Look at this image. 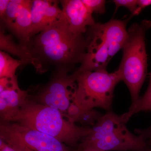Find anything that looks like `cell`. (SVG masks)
<instances>
[{
	"instance_id": "obj_15",
	"label": "cell",
	"mask_w": 151,
	"mask_h": 151,
	"mask_svg": "<svg viewBox=\"0 0 151 151\" xmlns=\"http://www.w3.org/2000/svg\"><path fill=\"white\" fill-rule=\"evenodd\" d=\"M149 84L145 94L140 97L137 103L131 106L127 113L122 115L123 121L127 124L133 115L142 111H151V72L149 73Z\"/></svg>"
},
{
	"instance_id": "obj_1",
	"label": "cell",
	"mask_w": 151,
	"mask_h": 151,
	"mask_svg": "<svg viewBox=\"0 0 151 151\" xmlns=\"http://www.w3.org/2000/svg\"><path fill=\"white\" fill-rule=\"evenodd\" d=\"M24 46L33 58L37 73L46 72L50 66L69 72L82 62L87 42L83 35H76L71 31L64 17L31 38Z\"/></svg>"
},
{
	"instance_id": "obj_10",
	"label": "cell",
	"mask_w": 151,
	"mask_h": 151,
	"mask_svg": "<svg viewBox=\"0 0 151 151\" xmlns=\"http://www.w3.org/2000/svg\"><path fill=\"white\" fill-rule=\"evenodd\" d=\"M30 92L19 88L17 76L0 78L1 122H11L29 98Z\"/></svg>"
},
{
	"instance_id": "obj_23",
	"label": "cell",
	"mask_w": 151,
	"mask_h": 151,
	"mask_svg": "<svg viewBox=\"0 0 151 151\" xmlns=\"http://www.w3.org/2000/svg\"><path fill=\"white\" fill-rule=\"evenodd\" d=\"M74 151H104L90 146L82 145L78 144L76 148L74 149Z\"/></svg>"
},
{
	"instance_id": "obj_5",
	"label": "cell",
	"mask_w": 151,
	"mask_h": 151,
	"mask_svg": "<svg viewBox=\"0 0 151 151\" xmlns=\"http://www.w3.org/2000/svg\"><path fill=\"white\" fill-rule=\"evenodd\" d=\"M70 76L77 85L72 103L84 111L95 108L112 111L114 89L122 81L118 70L109 73L102 69Z\"/></svg>"
},
{
	"instance_id": "obj_14",
	"label": "cell",
	"mask_w": 151,
	"mask_h": 151,
	"mask_svg": "<svg viewBox=\"0 0 151 151\" xmlns=\"http://www.w3.org/2000/svg\"><path fill=\"white\" fill-rule=\"evenodd\" d=\"M0 49L2 51L18 57L22 63V65L31 64L33 66V58L25 47L14 42L12 36L6 34L1 28L0 31Z\"/></svg>"
},
{
	"instance_id": "obj_20",
	"label": "cell",
	"mask_w": 151,
	"mask_h": 151,
	"mask_svg": "<svg viewBox=\"0 0 151 151\" xmlns=\"http://www.w3.org/2000/svg\"><path fill=\"white\" fill-rule=\"evenodd\" d=\"M135 132L138 136H141L145 140L151 147V125L149 128L145 129H136Z\"/></svg>"
},
{
	"instance_id": "obj_17",
	"label": "cell",
	"mask_w": 151,
	"mask_h": 151,
	"mask_svg": "<svg viewBox=\"0 0 151 151\" xmlns=\"http://www.w3.org/2000/svg\"><path fill=\"white\" fill-rule=\"evenodd\" d=\"M82 1L92 14L95 13L102 14L105 13L106 11V1L105 0H82Z\"/></svg>"
},
{
	"instance_id": "obj_18",
	"label": "cell",
	"mask_w": 151,
	"mask_h": 151,
	"mask_svg": "<svg viewBox=\"0 0 151 151\" xmlns=\"http://www.w3.org/2000/svg\"><path fill=\"white\" fill-rule=\"evenodd\" d=\"M113 1L116 5L115 13L120 7L127 8L132 14L134 13L137 7L138 0H114Z\"/></svg>"
},
{
	"instance_id": "obj_16",
	"label": "cell",
	"mask_w": 151,
	"mask_h": 151,
	"mask_svg": "<svg viewBox=\"0 0 151 151\" xmlns=\"http://www.w3.org/2000/svg\"><path fill=\"white\" fill-rule=\"evenodd\" d=\"M22 65L21 60L14 59L5 52L0 51V78L16 76L17 69Z\"/></svg>"
},
{
	"instance_id": "obj_9",
	"label": "cell",
	"mask_w": 151,
	"mask_h": 151,
	"mask_svg": "<svg viewBox=\"0 0 151 151\" xmlns=\"http://www.w3.org/2000/svg\"><path fill=\"white\" fill-rule=\"evenodd\" d=\"M31 0H10L2 24L10 30L25 46L29 41L32 31Z\"/></svg>"
},
{
	"instance_id": "obj_3",
	"label": "cell",
	"mask_w": 151,
	"mask_h": 151,
	"mask_svg": "<svg viewBox=\"0 0 151 151\" xmlns=\"http://www.w3.org/2000/svg\"><path fill=\"white\" fill-rule=\"evenodd\" d=\"M126 124L122 116L112 111H107L79 144L104 151H151L147 142L132 134Z\"/></svg>"
},
{
	"instance_id": "obj_7",
	"label": "cell",
	"mask_w": 151,
	"mask_h": 151,
	"mask_svg": "<svg viewBox=\"0 0 151 151\" xmlns=\"http://www.w3.org/2000/svg\"><path fill=\"white\" fill-rule=\"evenodd\" d=\"M68 72L56 70L48 84L36 96L38 103L57 109L64 115L73 102L77 87Z\"/></svg>"
},
{
	"instance_id": "obj_22",
	"label": "cell",
	"mask_w": 151,
	"mask_h": 151,
	"mask_svg": "<svg viewBox=\"0 0 151 151\" xmlns=\"http://www.w3.org/2000/svg\"><path fill=\"white\" fill-rule=\"evenodd\" d=\"M10 0H0V18L5 13Z\"/></svg>"
},
{
	"instance_id": "obj_8",
	"label": "cell",
	"mask_w": 151,
	"mask_h": 151,
	"mask_svg": "<svg viewBox=\"0 0 151 151\" xmlns=\"http://www.w3.org/2000/svg\"><path fill=\"white\" fill-rule=\"evenodd\" d=\"M87 48L80 67L72 74L106 69L110 62L108 44L105 40L102 23H96L86 32Z\"/></svg>"
},
{
	"instance_id": "obj_11",
	"label": "cell",
	"mask_w": 151,
	"mask_h": 151,
	"mask_svg": "<svg viewBox=\"0 0 151 151\" xmlns=\"http://www.w3.org/2000/svg\"><path fill=\"white\" fill-rule=\"evenodd\" d=\"M58 2L53 0L32 1L31 38L65 17L62 10L58 7Z\"/></svg>"
},
{
	"instance_id": "obj_19",
	"label": "cell",
	"mask_w": 151,
	"mask_h": 151,
	"mask_svg": "<svg viewBox=\"0 0 151 151\" xmlns=\"http://www.w3.org/2000/svg\"><path fill=\"white\" fill-rule=\"evenodd\" d=\"M0 151H24L19 146L14 144L7 142L1 139Z\"/></svg>"
},
{
	"instance_id": "obj_6",
	"label": "cell",
	"mask_w": 151,
	"mask_h": 151,
	"mask_svg": "<svg viewBox=\"0 0 151 151\" xmlns=\"http://www.w3.org/2000/svg\"><path fill=\"white\" fill-rule=\"evenodd\" d=\"M0 136L24 151H74L50 135L14 122H1Z\"/></svg>"
},
{
	"instance_id": "obj_12",
	"label": "cell",
	"mask_w": 151,
	"mask_h": 151,
	"mask_svg": "<svg viewBox=\"0 0 151 151\" xmlns=\"http://www.w3.org/2000/svg\"><path fill=\"white\" fill-rule=\"evenodd\" d=\"M59 2L69 28L76 35H83L88 28L96 23L92 14L82 0H62Z\"/></svg>"
},
{
	"instance_id": "obj_21",
	"label": "cell",
	"mask_w": 151,
	"mask_h": 151,
	"mask_svg": "<svg viewBox=\"0 0 151 151\" xmlns=\"http://www.w3.org/2000/svg\"><path fill=\"white\" fill-rule=\"evenodd\" d=\"M151 5V0H138L137 7L134 13L132 14V17L138 15L140 13L143 9Z\"/></svg>"
},
{
	"instance_id": "obj_13",
	"label": "cell",
	"mask_w": 151,
	"mask_h": 151,
	"mask_svg": "<svg viewBox=\"0 0 151 151\" xmlns=\"http://www.w3.org/2000/svg\"><path fill=\"white\" fill-rule=\"evenodd\" d=\"M131 18L124 20L112 19L102 24L104 37L108 45L110 60L123 49L128 39L129 34L126 27Z\"/></svg>"
},
{
	"instance_id": "obj_2",
	"label": "cell",
	"mask_w": 151,
	"mask_h": 151,
	"mask_svg": "<svg viewBox=\"0 0 151 151\" xmlns=\"http://www.w3.org/2000/svg\"><path fill=\"white\" fill-rule=\"evenodd\" d=\"M50 135L71 148L77 147L92 127H79L55 108L28 99L10 122Z\"/></svg>"
},
{
	"instance_id": "obj_4",
	"label": "cell",
	"mask_w": 151,
	"mask_h": 151,
	"mask_svg": "<svg viewBox=\"0 0 151 151\" xmlns=\"http://www.w3.org/2000/svg\"><path fill=\"white\" fill-rule=\"evenodd\" d=\"M151 27V22L145 19L135 23L128 29V39L123 47V57L118 71L122 81L129 90L133 106L139 98V93L147 70V55L145 37Z\"/></svg>"
}]
</instances>
